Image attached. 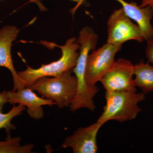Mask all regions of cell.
Listing matches in <instances>:
<instances>
[{"label":"cell","mask_w":153,"mask_h":153,"mask_svg":"<svg viewBox=\"0 0 153 153\" xmlns=\"http://www.w3.org/2000/svg\"><path fill=\"white\" fill-rule=\"evenodd\" d=\"M134 83L145 94L153 91V66L142 60L134 65Z\"/></svg>","instance_id":"7c38bea8"},{"label":"cell","mask_w":153,"mask_h":153,"mask_svg":"<svg viewBox=\"0 0 153 153\" xmlns=\"http://www.w3.org/2000/svg\"><path fill=\"white\" fill-rule=\"evenodd\" d=\"M8 102L7 91H4L0 93V112H2L4 105Z\"/></svg>","instance_id":"2e32d148"},{"label":"cell","mask_w":153,"mask_h":153,"mask_svg":"<svg viewBox=\"0 0 153 153\" xmlns=\"http://www.w3.org/2000/svg\"><path fill=\"white\" fill-rule=\"evenodd\" d=\"M146 46L145 53L149 63L153 64V38L146 41Z\"/></svg>","instance_id":"9a60e30c"},{"label":"cell","mask_w":153,"mask_h":153,"mask_svg":"<svg viewBox=\"0 0 153 153\" xmlns=\"http://www.w3.org/2000/svg\"><path fill=\"white\" fill-rule=\"evenodd\" d=\"M145 98L143 92L105 91L106 104L97 121L103 125L111 120L120 122L133 120L142 111L138 103Z\"/></svg>","instance_id":"3957f363"},{"label":"cell","mask_w":153,"mask_h":153,"mask_svg":"<svg viewBox=\"0 0 153 153\" xmlns=\"http://www.w3.org/2000/svg\"><path fill=\"white\" fill-rule=\"evenodd\" d=\"M122 46H116L107 43L89 54L86 63L85 79L90 87L96 84L103 77L115 62L116 54L122 49Z\"/></svg>","instance_id":"8992f818"},{"label":"cell","mask_w":153,"mask_h":153,"mask_svg":"<svg viewBox=\"0 0 153 153\" xmlns=\"http://www.w3.org/2000/svg\"><path fill=\"white\" fill-rule=\"evenodd\" d=\"M8 102L27 107L29 116L35 120H40L44 116L43 105L52 106L55 103L51 100L38 96L29 87H25L16 91H7Z\"/></svg>","instance_id":"9c48e42d"},{"label":"cell","mask_w":153,"mask_h":153,"mask_svg":"<svg viewBox=\"0 0 153 153\" xmlns=\"http://www.w3.org/2000/svg\"><path fill=\"white\" fill-rule=\"evenodd\" d=\"M72 72L69 70L54 77H41L28 87L54 101L59 108L69 107L77 90V79Z\"/></svg>","instance_id":"277c9868"},{"label":"cell","mask_w":153,"mask_h":153,"mask_svg":"<svg viewBox=\"0 0 153 153\" xmlns=\"http://www.w3.org/2000/svg\"><path fill=\"white\" fill-rule=\"evenodd\" d=\"M134 65L131 61L120 58L100 79L105 91H137L133 78Z\"/></svg>","instance_id":"52a82bcc"},{"label":"cell","mask_w":153,"mask_h":153,"mask_svg":"<svg viewBox=\"0 0 153 153\" xmlns=\"http://www.w3.org/2000/svg\"><path fill=\"white\" fill-rule=\"evenodd\" d=\"M122 6L124 12L129 19L137 23L144 41L153 38V26L151 22L153 9L149 7H140L136 2L129 3L125 0H115Z\"/></svg>","instance_id":"8fae6325"},{"label":"cell","mask_w":153,"mask_h":153,"mask_svg":"<svg viewBox=\"0 0 153 153\" xmlns=\"http://www.w3.org/2000/svg\"><path fill=\"white\" fill-rule=\"evenodd\" d=\"M25 109V106L19 104L16 106L14 105L12 109L7 113L0 112V129H4L7 134L10 135L11 131L17 128L11 121L16 117L22 114Z\"/></svg>","instance_id":"5bb4252c"},{"label":"cell","mask_w":153,"mask_h":153,"mask_svg":"<svg viewBox=\"0 0 153 153\" xmlns=\"http://www.w3.org/2000/svg\"><path fill=\"white\" fill-rule=\"evenodd\" d=\"M139 6L140 7H149L153 9V0H142Z\"/></svg>","instance_id":"e0dca14e"},{"label":"cell","mask_w":153,"mask_h":153,"mask_svg":"<svg viewBox=\"0 0 153 153\" xmlns=\"http://www.w3.org/2000/svg\"><path fill=\"white\" fill-rule=\"evenodd\" d=\"M20 137L12 138L10 135L4 141H0V153H30L34 145L29 144L22 146Z\"/></svg>","instance_id":"4fadbf2b"},{"label":"cell","mask_w":153,"mask_h":153,"mask_svg":"<svg viewBox=\"0 0 153 153\" xmlns=\"http://www.w3.org/2000/svg\"><path fill=\"white\" fill-rule=\"evenodd\" d=\"M45 46L50 45L48 42H43ZM51 46L58 47L62 51V56L59 60L47 64H43L40 68H33L27 66L25 71L18 72L19 78L24 86L28 87L36 80L44 76L54 77L66 71L72 70L76 66L79 56V44L76 38H71L66 41L62 46L55 45L52 43Z\"/></svg>","instance_id":"7a4b0ae2"},{"label":"cell","mask_w":153,"mask_h":153,"mask_svg":"<svg viewBox=\"0 0 153 153\" xmlns=\"http://www.w3.org/2000/svg\"><path fill=\"white\" fill-rule=\"evenodd\" d=\"M107 43L122 46L130 40L142 43L144 41L139 26L131 22L122 8L114 10L107 22Z\"/></svg>","instance_id":"5b68a950"},{"label":"cell","mask_w":153,"mask_h":153,"mask_svg":"<svg viewBox=\"0 0 153 153\" xmlns=\"http://www.w3.org/2000/svg\"><path fill=\"white\" fill-rule=\"evenodd\" d=\"M19 32V29L14 26H5L0 30V67L7 68L10 71L13 80L14 91L26 87L15 70L11 53L12 43L16 39Z\"/></svg>","instance_id":"30bf717a"},{"label":"cell","mask_w":153,"mask_h":153,"mask_svg":"<svg viewBox=\"0 0 153 153\" xmlns=\"http://www.w3.org/2000/svg\"><path fill=\"white\" fill-rule=\"evenodd\" d=\"M98 39V35L93 29L86 27L80 31L76 40L79 44V52L76 66L72 69L77 82L76 95L69 106L72 112L81 108H86L92 111L95 110L93 98L99 88L96 85L90 87L87 85L85 72L89 52L95 49Z\"/></svg>","instance_id":"6da1fadb"},{"label":"cell","mask_w":153,"mask_h":153,"mask_svg":"<svg viewBox=\"0 0 153 153\" xmlns=\"http://www.w3.org/2000/svg\"><path fill=\"white\" fill-rule=\"evenodd\" d=\"M102 125L97 120L87 127L79 128L66 138L61 148H71L74 153H96L98 150L97 136Z\"/></svg>","instance_id":"ba28073f"},{"label":"cell","mask_w":153,"mask_h":153,"mask_svg":"<svg viewBox=\"0 0 153 153\" xmlns=\"http://www.w3.org/2000/svg\"><path fill=\"white\" fill-rule=\"evenodd\" d=\"M0 1H1V0H0Z\"/></svg>","instance_id":"ac0fdd59"}]
</instances>
